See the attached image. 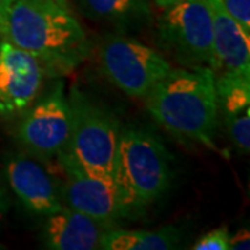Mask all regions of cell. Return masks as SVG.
<instances>
[{
    "mask_svg": "<svg viewBox=\"0 0 250 250\" xmlns=\"http://www.w3.org/2000/svg\"><path fill=\"white\" fill-rule=\"evenodd\" d=\"M3 38L34 56L52 75L75 70L90 50L86 32L67 0H14Z\"/></svg>",
    "mask_w": 250,
    "mask_h": 250,
    "instance_id": "1",
    "label": "cell"
},
{
    "mask_svg": "<svg viewBox=\"0 0 250 250\" xmlns=\"http://www.w3.org/2000/svg\"><path fill=\"white\" fill-rule=\"evenodd\" d=\"M143 100L153 120L171 135L215 150L220 114L211 68H172Z\"/></svg>",
    "mask_w": 250,
    "mask_h": 250,
    "instance_id": "2",
    "label": "cell"
},
{
    "mask_svg": "<svg viewBox=\"0 0 250 250\" xmlns=\"http://www.w3.org/2000/svg\"><path fill=\"white\" fill-rule=\"evenodd\" d=\"M111 178L126 214L141 210L170 189V153L152 132L134 125L121 128Z\"/></svg>",
    "mask_w": 250,
    "mask_h": 250,
    "instance_id": "3",
    "label": "cell"
},
{
    "mask_svg": "<svg viewBox=\"0 0 250 250\" xmlns=\"http://www.w3.org/2000/svg\"><path fill=\"white\" fill-rule=\"evenodd\" d=\"M71 108V132L67 150L88 174L111 179L117 142L120 138V121L117 117L72 86L68 93Z\"/></svg>",
    "mask_w": 250,
    "mask_h": 250,
    "instance_id": "4",
    "label": "cell"
},
{
    "mask_svg": "<svg viewBox=\"0 0 250 250\" xmlns=\"http://www.w3.org/2000/svg\"><path fill=\"white\" fill-rule=\"evenodd\" d=\"M98 62L110 83L136 99L146 98L172 70L171 62L160 52L124 35L107 36L99 46Z\"/></svg>",
    "mask_w": 250,
    "mask_h": 250,
    "instance_id": "5",
    "label": "cell"
},
{
    "mask_svg": "<svg viewBox=\"0 0 250 250\" xmlns=\"http://www.w3.org/2000/svg\"><path fill=\"white\" fill-rule=\"evenodd\" d=\"M161 41L189 68L207 67L217 71L213 13L208 0H181L163 9Z\"/></svg>",
    "mask_w": 250,
    "mask_h": 250,
    "instance_id": "6",
    "label": "cell"
},
{
    "mask_svg": "<svg viewBox=\"0 0 250 250\" xmlns=\"http://www.w3.org/2000/svg\"><path fill=\"white\" fill-rule=\"evenodd\" d=\"M22 114L17 132L20 142L38 159H56L67 147L71 132V108L64 83L57 82Z\"/></svg>",
    "mask_w": 250,
    "mask_h": 250,
    "instance_id": "7",
    "label": "cell"
},
{
    "mask_svg": "<svg viewBox=\"0 0 250 250\" xmlns=\"http://www.w3.org/2000/svg\"><path fill=\"white\" fill-rule=\"evenodd\" d=\"M56 161L62 172L59 187L62 205L106 225H111L126 215L111 179L98 178L88 174L67 149L56 157Z\"/></svg>",
    "mask_w": 250,
    "mask_h": 250,
    "instance_id": "8",
    "label": "cell"
},
{
    "mask_svg": "<svg viewBox=\"0 0 250 250\" xmlns=\"http://www.w3.org/2000/svg\"><path fill=\"white\" fill-rule=\"evenodd\" d=\"M42 64L34 56L0 39V117L21 116L35 102L45 78Z\"/></svg>",
    "mask_w": 250,
    "mask_h": 250,
    "instance_id": "9",
    "label": "cell"
},
{
    "mask_svg": "<svg viewBox=\"0 0 250 250\" xmlns=\"http://www.w3.org/2000/svg\"><path fill=\"white\" fill-rule=\"evenodd\" d=\"M6 177L20 202L34 214L47 217L64 206L59 181L32 157L11 156L6 163Z\"/></svg>",
    "mask_w": 250,
    "mask_h": 250,
    "instance_id": "10",
    "label": "cell"
},
{
    "mask_svg": "<svg viewBox=\"0 0 250 250\" xmlns=\"http://www.w3.org/2000/svg\"><path fill=\"white\" fill-rule=\"evenodd\" d=\"M218 114L223 117L233 146L243 154L250 150V75L215 74Z\"/></svg>",
    "mask_w": 250,
    "mask_h": 250,
    "instance_id": "11",
    "label": "cell"
},
{
    "mask_svg": "<svg viewBox=\"0 0 250 250\" xmlns=\"http://www.w3.org/2000/svg\"><path fill=\"white\" fill-rule=\"evenodd\" d=\"M111 225L93 220L89 215L62 206L59 211L47 215L45 243L53 250H95Z\"/></svg>",
    "mask_w": 250,
    "mask_h": 250,
    "instance_id": "12",
    "label": "cell"
},
{
    "mask_svg": "<svg viewBox=\"0 0 250 250\" xmlns=\"http://www.w3.org/2000/svg\"><path fill=\"white\" fill-rule=\"evenodd\" d=\"M213 13L217 71L250 75V34L233 20L220 0H208Z\"/></svg>",
    "mask_w": 250,
    "mask_h": 250,
    "instance_id": "13",
    "label": "cell"
},
{
    "mask_svg": "<svg viewBox=\"0 0 250 250\" xmlns=\"http://www.w3.org/2000/svg\"><path fill=\"white\" fill-rule=\"evenodd\" d=\"M181 232L174 227L159 229H123L108 228L104 232L100 249L103 250H168L177 248Z\"/></svg>",
    "mask_w": 250,
    "mask_h": 250,
    "instance_id": "14",
    "label": "cell"
},
{
    "mask_svg": "<svg viewBox=\"0 0 250 250\" xmlns=\"http://www.w3.org/2000/svg\"><path fill=\"white\" fill-rule=\"evenodd\" d=\"M88 17L108 22H134L149 16V0H77Z\"/></svg>",
    "mask_w": 250,
    "mask_h": 250,
    "instance_id": "15",
    "label": "cell"
},
{
    "mask_svg": "<svg viewBox=\"0 0 250 250\" xmlns=\"http://www.w3.org/2000/svg\"><path fill=\"white\" fill-rule=\"evenodd\" d=\"M229 231L227 227L211 229L192 246L195 250H229Z\"/></svg>",
    "mask_w": 250,
    "mask_h": 250,
    "instance_id": "16",
    "label": "cell"
},
{
    "mask_svg": "<svg viewBox=\"0 0 250 250\" xmlns=\"http://www.w3.org/2000/svg\"><path fill=\"white\" fill-rule=\"evenodd\" d=\"M225 11L250 34V0H220Z\"/></svg>",
    "mask_w": 250,
    "mask_h": 250,
    "instance_id": "17",
    "label": "cell"
},
{
    "mask_svg": "<svg viewBox=\"0 0 250 250\" xmlns=\"http://www.w3.org/2000/svg\"><path fill=\"white\" fill-rule=\"evenodd\" d=\"M229 249L231 250H248L250 249V232L249 229L242 228L236 232L229 235Z\"/></svg>",
    "mask_w": 250,
    "mask_h": 250,
    "instance_id": "18",
    "label": "cell"
},
{
    "mask_svg": "<svg viewBox=\"0 0 250 250\" xmlns=\"http://www.w3.org/2000/svg\"><path fill=\"white\" fill-rule=\"evenodd\" d=\"M13 3H14V0H0V38H3V35H4L7 17H9L10 9H11Z\"/></svg>",
    "mask_w": 250,
    "mask_h": 250,
    "instance_id": "19",
    "label": "cell"
},
{
    "mask_svg": "<svg viewBox=\"0 0 250 250\" xmlns=\"http://www.w3.org/2000/svg\"><path fill=\"white\" fill-rule=\"evenodd\" d=\"M181 0H154V3L161 7V9H166V7H168V6H172V4H175V3H178Z\"/></svg>",
    "mask_w": 250,
    "mask_h": 250,
    "instance_id": "20",
    "label": "cell"
},
{
    "mask_svg": "<svg viewBox=\"0 0 250 250\" xmlns=\"http://www.w3.org/2000/svg\"><path fill=\"white\" fill-rule=\"evenodd\" d=\"M4 211H6V199H4V193H3L1 187H0V220L4 214Z\"/></svg>",
    "mask_w": 250,
    "mask_h": 250,
    "instance_id": "21",
    "label": "cell"
}]
</instances>
